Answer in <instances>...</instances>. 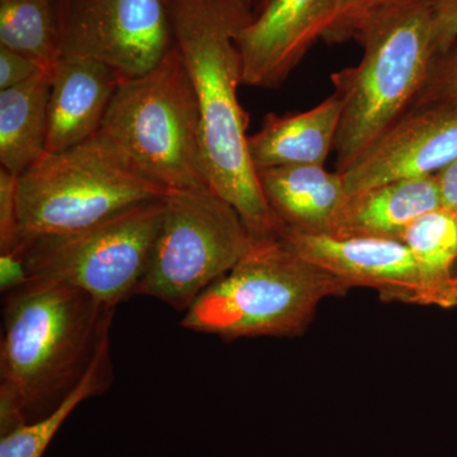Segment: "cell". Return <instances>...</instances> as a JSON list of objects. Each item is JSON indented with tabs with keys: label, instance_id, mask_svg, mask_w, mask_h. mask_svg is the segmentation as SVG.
Returning a JSON list of instances; mask_svg holds the SVG:
<instances>
[{
	"label": "cell",
	"instance_id": "cell-1",
	"mask_svg": "<svg viewBox=\"0 0 457 457\" xmlns=\"http://www.w3.org/2000/svg\"><path fill=\"white\" fill-rule=\"evenodd\" d=\"M176 46L201 112V163L207 186L242 216L252 237H278L248 149L240 104L243 64L237 37L254 17V0H168Z\"/></svg>",
	"mask_w": 457,
	"mask_h": 457
},
{
	"label": "cell",
	"instance_id": "cell-2",
	"mask_svg": "<svg viewBox=\"0 0 457 457\" xmlns=\"http://www.w3.org/2000/svg\"><path fill=\"white\" fill-rule=\"evenodd\" d=\"M114 311L55 279L4 295L0 436L46 417L73 392L110 338Z\"/></svg>",
	"mask_w": 457,
	"mask_h": 457
},
{
	"label": "cell",
	"instance_id": "cell-3",
	"mask_svg": "<svg viewBox=\"0 0 457 457\" xmlns=\"http://www.w3.org/2000/svg\"><path fill=\"white\" fill-rule=\"evenodd\" d=\"M354 40L363 49L359 64L330 77L342 104L335 146L339 173L413 108L437 56L431 0L385 3Z\"/></svg>",
	"mask_w": 457,
	"mask_h": 457
},
{
	"label": "cell",
	"instance_id": "cell-4",
	"mask_svg": "<svg viewBox=\"0 0 457 457\" xmlns=\"http://www.w3.org/2000/svg\"><path fill=\"white\" fill-rule=\"evenodd\" d=\"M351 288L278 237H253L236 266L192 303L180 327L227 341L296 337L312 323L319 303Z\"/></svg>",
	"mask_w": 457,
	"mask_h": 457
},
{
	"label": "cell",
	"instance_id": "cell-5",
	"mask_svg": "<svg viewBox=\"0 0 457 457\" xmlns=\"http://www.w3.org/2000/svg\"><path fill=\"white\" fill-rule=\"evenodd\" d=\"M168 191L99 131L62 152L46 153L18 177L21 234L75 233Z\"/></svg>",
	"mask_w": 457,
	"mask_h": 457
},
{
	"label": "cell",
	"instance_id": "cell-6",
	"mask_svg": "<svg viewBox=\"0 0 457 457\" xmlns=\"http://www.w3.org/2000/svg\"><path fill=\"white\" fill-rule=\"evenodd\" d=\"M101 132L163 187L207 186L200 106L177 46L152 71L122 80Z\"/></svg>",
	"mask_w": 457,
	"mask_h": 457
},
{
	"label": "cell",
	"instance_id": "cell-7",
	"mask_svg": "<svg viewBox=\"0 0 457 457\" xmlns=\"http://www.w3.org/2000/svg\"><path fill=\"white\" fill-rule=\"evenodd\" d=\"M239 212L209 186L170 189L161 228L137 295L187 312L252 245Z\"/></svg>",
	"mask_w": 457,
	"mask_h": 457
},
{
	"label": "cell",
	"instance_id": "cell-8",
	"mask_svg": "<svg viewBox=\"0 0 457 457\" xmlns=\"http://www.w3.org/2000/svg\"><path fill=\"white\" fill-rule=\"evenodd\" d=\"M164 197L75 233L22 237L29 275L74 286L116 309L137 296L161 228Z\"/></svg>",
	"mask_w": 457,
	"mask_h": 457
},
{
	"label": "cell",
	"instance_id": "cell-9",
	"mask_svg": "<svg viewBox=\"0 0 457 457\" xmlns=\"http://www.w3.org/2000/svg\"><path fill=\"white\" fill-rule=\"evenodd\" d=\"M62 56L104 62L122 79L155 68L176 47L168 0H56Z\"/></svg>",
	"mask_w": 457,
	"mask_h": 457
},
{
	"label": "cell",
	"instance_id": "cell-10",
	"mask_svg": "<svg viewBox=\"0 0 457 457\" xmlns=\"http://www.w3.org/2000/svg\"><path fill=\"white\" fill-rule=\"evenodd\" d=\"M297 254L348 284L374 288L385 302L456 308L457 295L432 278L399 240L312 236L278 228Z\"/></svg>",
	"mask_w": 457,
	"mask_h": 457
},
{
	"label": "cell",
	"instance_id": "cell-11",
	"mask_svg": "<svg viewBox=\"0 0 457 457\" xmlns=\"http://www.w3.org/2000/svg\"><path fill=\"white\" fill-rule=\"evenodd\" d=\"M457 161V102L411 108L343 174L347 194L437 176Z\"/></svg>",
	"mask_w": 457,
	"mask_h": 457
},
{
	"label": "cell",
	"instance_id": "cell-12",
	"mask_svg": "<svg viewBox=\"0 0 457 457\" xmlns=\"http://www.w3.org/2000/svg\"><path fill=\"white\" fill-rule=\"evenodd\" d=\"M337 0H270L237 35L243 86L276 89L323 38Z\"/></svg>",
	"mask_w": 457,
	"mask_h": 457
},
{
	"label": "cell",
	"instance_id": "cell-13",
	"mask_svg": "<svg viewBox=\"0 0 457 457\" xmlns=\"http://www.w3.org/2000/svg\"><path fill=\"white\" fill-rule=\"evenodd\" d=\"M122 78L96 60L62 56L51 71L46 153L97 135Z\"/></svg>",
	"mask_w": 457,
	"mask_h": 457
},
{
	"label": "cell",
	"instance_id": "cell-14",
	"mask_svg": "<svg viewBox=\"0 0 457 457\" xmlns=\"http://www.w3.org/2000/svg\"><path fill=\"white\" fill-rule=\"evenodd\" d=\"M263 196L278 228L330 236L347 200L343 174L324 165H291L257 171Z\"/></svg>",
	"mask_w": 457,
	"mask_h": 457
},
{
	"label": "cell",
	"instance_id": "cell-15",
	"mask_svg": "<svg viewBox=\"0 0 457 457\" xmlns=\"http://www.w3.org/2000/svg\"><path fill=\"white\" fill-rule=\"evenodd\" d=\"M441 206L437 176L393 180L348 195L329 237L400 242L411 222Z\"/></svg>",
	"mask_w": 457,
	"mask_h": 457
},
{
	"label": "cell",
	"instance_id": "cell-16",
	"mask_svg": "<svg viewBox=\"0 0 457 457\" xmlns=\"http://www.w3.org/2000/svg\"><path fill=\"white\" fill-rule=\"evenodd\" d=\"M341 116V99L335 93L303 112L267 114L261 130L248 137L255 170L324 165L335 150Z\"/></svg>",
	"mask_w": 457,
	"mask_h": 457
},
{
	"label": "cell",
	"instance_id": "cell-17",
	"mask_svg": "<svg viewBox=\"0 0 457 457\" xmlns=\"http://www.w3.org/2000/svg\"><path fill=\"white\" fill-rule=\"evenodd\" d=\"M51 71L0 90V164L20 177L46 154Z\"/></svg>",
	"mask_w": 457,
	"mask_h": 457
},
{
	"label": "cell",
	"instance_id": "cell-18",
	"mask_svg": "<svg viewBox=\"0 0 457 457\" xmlns=\"http://www.w3.org/2000/svg\"><path fill=\"white\" fill-rule=\"evenodd\" d=\"M113 380L110 338L102 345L82 381L59 407L36 422L0 436V457H42L68 417L87 399L102 395Z\"/></svg>",
	"mask_w": 457,
	"mask_h": 457
},
{
	"label": "cell",
	"instance_id": "cell-19",
	"mask_svg": "<svg viewBox=\"0 0 457 457\" xmlns=\"http://www.w3.org/2000/svg\"><path fill=\"white\" fill-rule=\"evenodd\" d=\"M0 46L53 71L62 57L56 0H0Z\"/></svg>",
	"mask_w": 457,
	"mask_h": 457
},
{
	"label": "cell",
	"instance_id": "cell-20",
	"mask_svg": "<svg viewBox=\"0 0 457 457\" xmlns=\"http://www.w3.org/2000/svg\"><path fill=\"white\" fill-rule=\"evenodd\" d=\"M400 242L416 255L423 269L457 295V215L441 206L416 219Z\"/></svg>",
	"mask_w": 457,
	"mask_h": 457
},
{
	"label": "cell",
	"instance_id": "cell-21",
	"mask_svg": "<svg viewBox=\"0 0 457 457\" xmlns=\"http://www.w3.org/2000/svg\"><path fill=\"white\" fill-rule=\"evenodd\" d=\"M446 102H457V42L446 53L436 56L413 108Z\"/></svg>",
	"mask_w": 457,
	"mask_h": 457
},
{
	"label": "cell",
	"instance_id": "cell-22",
	"mask_svg": "<svg viewBox=\"0 0 457 457\" xmlns=\"http://www.w3.org/2000/svg\"><path fill=\"white\" fill-rule=\"evenodd\" d=\"M378 0H337L335 13L323 38L328 44L354 40L360 27L374 11Z\"/></svg>",
	"mask_w": 457,
	"mask_h": 457
},
{
	"label": "cell",
	"instance_id": "cell-23",
	"mask_svg": "<svg viewBox=\"0 0 457 457\" xmlns=\"http://www.w3.org/2000/svg\"><path fill=\"white\" fill-rule=\"evenodd\" d=\"M22 239L18 215V177L0 170V252H7Z\"/></svg>",
	"mask_w": 457,
	"mask_h": 457
},
{
	"label": "cell",
	"instance_id": "cell-24",
	"mask_svg": "<svg viewBox=\"0 0 457 457\" xmlns=\"http://www.w3.org/2000/svg\"><path fill=\"white\" fill-rule=\"evenodd\" d=\"M44 71H49L42 68L31 57L0 46V90L22 86Z\"/></svg>",
	"mask_w": 457,
	"mask_h": 457
},
{
	"label": "cell",
	"instance_id": "cell-25",
	"mask_svg": "<svg viewBox=\"0 0 457 457\" xmlns=\"http://www.w3.org/2000/svg\"><path fill=\"white\" fill-rule=\"evenodd\" d=\"M433 33L437 55L457 42V0H431Z\"/></svg>",
	"mask_w": 457,
	"mask_h": 457
},
{
	"label": "cell",
	"instance_id": "cell-26",
	"mask_svg": "<svg viewBox=\"0 0 457 457\" xmlns=\"http://www.w3.org/2000/svg\"><path fill=\"white\" fill-rule=\"evenodd\" d=\"M22 239L7 252H0V291L11 293L31 281Z\"/></svg>",
	"mask_w": 457,
	"mask_h": 457
},
{
	"label": "cell",
	"instance_id": "cell-27",
	"mask_svg": "<svg viewBox=\"0 0 457 457\" xmlns=\"http://www.w3.org/2000/svg\"><path fill=\"white\" fill-rule=\"evenodd\" d=\"M444 206L455 209L457 206V161L437 174Z\"/></svg>",
	"mask_w": 457,
	"mask_h": 457
},
{
	"label": "cell",
	"instance_id": "cell-28",
	"mask_svg": "<svg viewBox=\"0 0 457 457\" xmlns=\"http://www.w3.org/2000/svg\"><path fill=\"white\" fill-rule=\"evenodd\" d=\"M270 0H254V14L258 13V12H261L262 9L266 7L267 3H269Z\"/></svg>",
	"mask_w": 457,
	"mask_h": 457
},
{
	"label": "cell",
	"instance_id": "cell-29",
	"mask_svg": "<svg viewBox=\"0 0 457 457\" xmlns=\"http://www.w3.org/2000/svg\"><path fill=\"white\" fill-rule=\"evenodd\" d=\"M387 2H392V0H378V2H376L374 11L376 8L380 7V5H383V4H385V3H387ZM374 11H372V12H374ZM372 12H371V13H372ZM371 13H370V14H371ZM370 14H369V16H370Z\"/></svg>",
	"mask_w": 457,
	"mask_h": 457
},
{
	"label": "cell",
	"instance_id": "cell-30",
	"mask_svg": "<svg viewBox=\"0 0 457 457\" xmlns=\"http://www.w3.org/2000/svg\"><path fill=\"white\" fill-rule=\"evenodd\" d=\"M453 210H455V212H456V215H457V206H456V207H455V209H453Z\"/></svg>",
	"mask_w": 457,
	"mask_h": 457
}]
</instances>
